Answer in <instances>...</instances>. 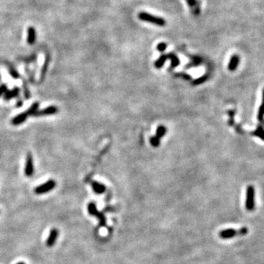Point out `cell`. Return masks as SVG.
Wrapping results in <instances>:
<instances>
[{
  "label": "cell",
  "instance_id": "cell-23",
  "mask_svg": "<svg viewBox=\"0 0 264 264\" xmlns=\"http://www.w3.org/2000/svg\"><path fill=\"white\" fill-rule=\"evenodd\" d=\"M47 59L48 60H46L45 64H44V65H43V70H42V76H44V75H45L46 70H47L48 63H49V58H47Z\"/></svg>",
  "mask_w": 264,
  "mask_h": 264
},
{
  "label": "cell",
  "instance_id": "cell-1",
  "mask_svg": "<svg viewBox=\"0 0 264 264\" xmlns=\"http://www.w3.org/2000/svg\"><path fill=\"white\" fill-rule=\"evenodd\" d=\"M138 18L140 21L148 22V23L156 25L158 27H164L166 25V21L164 19L160 16L152 15V14L147 13V12H140L138 14Z\"/></svg>",
  "mask_w": 264,
  "mask_h": 264
},
{
  "label": "cell",
  "instance_id": "cell-21",
  "mask_svg": "<svg viewBox=\"0 0 264 264\" xmlns=\"http://www.w3.org/2000/svg\"><path fill=\"white\" fill-rule=\"evenodd\" d=\"M7 87L6 84H2L0 86V96H2V95H5V93L7 92Z\"/></svg>",
  "mask_w": 264,
  "mask_h": 264
},
{
  "label": "cell",
  "instance_id": "cell-4",
  "mask_svg": "<svg viewBox=\"0 0 264 264\" xmlns=\"http://www.w3.org/2000/svg\"><path fill=\"white\" fill-rule=\"evenodd\" d=\"M56 186V182L54 180H49L46 183L40 185L35 189V193L37 195H43L49 192Z\"/></svg>",
  "mask_w": 264,
  "mask_h": 264
},
{
  "label": "cell",
  "instance_id": "cell-13",
  "mask_svg": "<svg viewBox=\"0 0 264 264\" xmlns=\"http://www.w3.org/2000/svg\"><path fill=\"white\" fill-rule=\"evenodd\" d=\"M167 57L170 58V60H171V65H172V68L177 67V66L179 65V63H180V61H179L178 57H177V56L175 55V54H173V53L169 54L168 55H167Z\"/></svg>",
  "mask_w": 264,
  "mask_h": 264
},
{
  "label": "cell",
  "instance_id": "cell-6",
  "mask_svg": "<svg viewBox=\"0 0 264 264\" xmlns=\"http://www.w3.org/2000/svg\"><path fill=\"white\" fill-rule=\"evenodd\" d=\"M25 175L27 177H31L34 172V166H33V159L31 154H28L27 157V161H26L25 165Z\"/></svg>",
  "mask_w": 264,
  "mask_h": 264
},
{
  "label": "cell",
  "instance_id": "cell-7",
  "mask_svg": "<svg viewBox=\"0 0 264 264\" xmlns=\"http://www.w3.org/2000/svg\"><path fill=\"white\" fill-rule=\"evenodd\" d=\"M58 235H59V231L57 228H52L50 231L49 235L46 240V246L49 247H51L54 245L56 242Z\"/></svg>",
  "mask_w": 264,
  "mask_h": 264
},
{
  "label": "cell",
  "instance_id": "cell-3",
  "mask_svg": "<svg viewBox=\"0 0 264 264\" xmlns=\"http://www.w3.org/2000/svg\"><path fill=\"white\" fill-rule=\"evenodd\" d=\"M245 205L247 210L249 211L255 209V189L253 186H249L247 188Z\"/></svg>",
  "mask_w": 264,
  "mask_h": 264
},
{
  "label": "cell",
  "instance_id": "cell-2",
  "mask_svg": "<svg viewBox=\"0 0 264 264\" xmlns=\"http://www.w3.org/2000/svg\"><path fill=\"white\" fill-rule=\"evenodd\" d=\"M247 233L248 228L246 227H241L239 230H236L233 228L224 230L220 231L219 235L222 239H232V238L236 236V235H245L247 234Z\"/></svg>",
  "mask_w": 264,
  "mask_h": 264
},
{
  "label": "cell",
  "instance_id": "cell-26",
  "mask_svg": "<svg viewBox=\"0 0 264 264\" xmlns=\"http://www.w3.org/2000/svg\"><path fill=\"white\" fill-rule=\"evenodd\" d=\"M206 78H207V76H203V77L199 78V79H197V81H196V82H197V83H199V82H201L200 83H202V82H203V81H204V80L206 79Z\"/></svg>",
  "mask_w": 264,
  "mask_h": 264
},
{
  "label": "cell",
  "instance_id": "cell-25",
  "mask_svg": "<svg viewBox=\"0 0 264 264\" xmlns=\"http://www.w3.org/2000/svg\"><path fill=\"white\" fill-rule=\"evenodd\" d=\"M186 1L189 7H192L193 6H195L197 2H198L199 0H186Z\"/></svg>",
  "mask_w": 264,
  "mask_h": 264
},
{
  "label": "cell",
  "instance_id": "cell-19",
  "mask_svg": "<svg viewBox=\"0 0 264 264\" xmlns=\"http://www.w3.org/2000/svg\"><path fill=\"white\" fill-rule=\"evenodd\" d=\"M167 47V43H164V42H162V43H159L158 44V45H157L156 49L158 50V51H159L163 52V51H164L165 50H166Z\"/></svg>",
  "mask_w": 264,
  "mask_h": 264
},
{
  "label": "cell",
  "instance_id": "cell-5",
  "mask_svg": "<svg viewBox=\"0 0 264 264\" xmlns=\"http://www.w3.org/2000/svg\"><path fill=\"white\" fill-rule=\"evenodd\" d=\"M58 112V108L55 106H48L45 109L42 110L36 111L35 114H33L35 117H40V116H45V115H51V114H54L57 113Z\"/></svg>",
  "mask_w": 264,
  "mask_h": 264
},
{
  "label": "cell",
  "instance_id": "cell-9",
  "mask_svg": "<svg viewBox=\"0 0 264 264\" xmlns=\"http://www.w3.org/2000/svg\"><path fill=\"white\" fill-rule=\"evenodd\" d=\"M36 41V31L33 27H30L27 30V43L33 45Z\"/></svg>",
  "mask_w": 264,
  "mask_h": 264
},
{
  "label": "cell",
  "instance_id": "cell-16",
  "mask_svg": "<svg viewBox=\"0 0 264 264\" xmlns=\"http://www.w3.org/2000/svg\"><path fill=\"white\" fill-rule=\"evenodd\" d=\"M191 10L193 15L198 16L200 13V1H199L196 5L193 6L192 7H191Z\"/></svg>",
  "mask_w": 264,
  "mask_h": 264
},
{
  "label": "cell",
  "instance_id": "cell-8",
  "mask_svg": "<svg viewBox=\"0 0 264 264\" xmlns=\"http://www.w3.org/2000/svg\"><path fill=\"white\" fill-rule=\"evenodd\" d=\"M28 116L29 115H28L27 112H23V113L18 114V115L16 116L15 118L12 119L11 123L14 125V126H19V125L21 124L22 123H24L26 120H27Z\"/></svg>",
  "mask_w": 264,
  "mask_h": 264
},
{
  "label": "cell",
  "instance_id": "cell-20",
  "mask_svg": "<svg viewBox=\"0 0 264 264\" xmlns=\"http://www.w3.org/2000/svg\"><path fill=\"white\" fill-rule=\"evenodd\" d=\"M254 134H255V135H256V136H259V137H261L262 140H263V127L260 126L259 128H257V130H256L255 132H254Z\"/></svg>",
  "mask_w": 264,
  "mask_h": 264
},
{
  "label": "cell",
  "instance_id": "cell-17",
  "mask_svg": "<svg viewBox=\"0 0 264 264\" xmlns=\"http://www.w3.org/2000/svg\"><path fill=\"white\" fill-rule=\"evenodd\" d=\"M167 132L166 128H165L164 126H160L159 127H158V128H157L156 131V136L157 137L160 139L161 137H162L165 134V133Z\"/></svg>",
  "mask_w": 264,
  "mask_h": 264
},
{
  "label": "cell",
  "instance_id": "cell-15",
  "mask_svg": "<svg viewBox=\"0 0 264 264\" xmlns=\"http://www.w3.org/2000/svg\"><path fill=\"white\" fill-rule=\"evenodd\" d=\"M38 106H39V104H38V102L34 103L33 105L30 106L29 110H27V111L26 112L28 114V115H33L36 111H38Z\"/></svg>",
  "mask_w": 264,
  "mask_h": 264
},
{
  "label": "cell",
  "instance_id": "cell-10",
  "mask_svg": "<svg viewBox=\"0 0 264 264\" xmlns=\"http://www.w3.org/2000/svg\"><path fill=\"white\" fill-rule=\"evenodd\" d=\"M239 60H240V58L239 56L236 55V54L232 56L230 58V60L229 65H228V69L230 70V71H233V70L236 69L238 65H239Z\"/></svg>",
  "mask_w": 264,
  "mask_h": 264
},
{
  "label": "cell",
  "instance_id": "cell-27",
  "mask_svg": "<svg viewBox=\"0 0 264 264\" xmlns=\"http://www.w3.org/2000/svg\"><path fill=\"white\" fill-rule=\"evenodd\" d=\"M17 264H25V263H23V262H19V263H18Z\"/></svg>",
  "mask_w": 264,
  "mask_h": 264
},
{
  "label": "cell",
  "instance_id": "cell-11",
  "mask_svg": "<svg viewBox=\"0 0 264 264\" xmlns=\"http://www.w3.org/2000/svg\"><path fill=\"white\" fill-rule=\"evenodd\" d=\"M92 187L95 192L97 193L98 195L103 194L106 191V186L101 184V183L97 182V181H92Z\"/></svg>",
  "mask_w": 264,
  "mask_h": 264
},
{
  "label": "cell",
  "instance_id": "cell-12",
  "mask_svg": "<svg viewBox=\"0 0 264 264\" xmlns=\"http://www.w3.org/2000/svg\"><path fill=\"white\" fill-rule=\"evenodd\" d=\"M19 87H14L13 90H10V91L6 92L4 95V99L5 101H9L12 98L16 97L19 94Z\"/></svg>",
  "mask_w": 264,
  "mask_h": 264
},
{
  "label": "cell",
  "instance_id": "cell-18",
  "mask_svg": "<svg viewBox=\"0 0 264 264\" xmlns=\"http://www.w3.org/2000/svg\"><path fill=\"white\" fill-rule=\"evenodd\" d=\"M150 144L154 147H157L160 144V139L157 137V136H154V137L150 138Z\"/></svg>",
  "mask_w": 264,
  "mask_h": 264
},
{
  "label": "cell",
  "instance_id": "cell-24",
  "mask_svg": "<svg viewBox=\"0 0 264 264\" xmlns=\"http://www.w3.org/2000/svg\"><path fill=\"white\" fill-rule=\"evenodd\" d=\"M10 74H11V75L13 76V78H19V74H18V72L16 71V70H14V69H13V68H11V69H10Z\"/></svg>",
  "mask_w": 264,
  "mask_h": 264
},
{
  "label": "cell",
  "instance_id": "cell-14",
  "mask_svg": "<svg viewBox=\"0 0 264 264\" xmlns=\"http://www.w3.org/2000/svg\"><path fill=\"white\" fill-rule=\"evenodd\" d=\"M167 58H168L167 57V55H166V54H162V55L156 60V62H155V66H156V68H162Z\"/></svg>",
  "mask_w": 264,
  "mask_h": 264
},
{
  "label": "cell",
  "instance_id": "cell-22",
  "mask_svg": "<svg viewBox=\"0 0 264 264\" xmlns=\"http://www.w3.org/2000/svg\"><path fill=\"white\" fill-rule=\"evenodd\" d=\"M263 104H262V105L261 106V107H260V110H259V112H258V115H257V117H258V118L260 120H261V121H262V120H263Z\"/></svg>",
  "mask_w": 264,
  "mask_h": 264
}]
</instances>
